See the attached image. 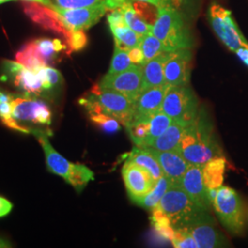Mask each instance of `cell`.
<instances>
[{
  "mask_svg": "<svg viewBox=\"0 0 248 248\" xmlns=\"http://www.w3.org/2000/svg\"><path fill=\"white\" fill-rule=\"evenodd\" d=\"M177 152L190 165L197 166H203L211 159L223 156L214 125L203 109H200L194 121L185 127Z\"/></svg>",
  "mask_w": 248,
  "mask_h": 248,
  "instance_id": "6da1fadb",
  "label": "cell"
},
{
  "mask_svg": "<svg viewBox=\"0 0 248 248\" xmlns=\"http://www.w3.org/2000/svg\"><path fill=\"white\" fill-rule=\"evenodd\" d=\"M190 19L175 7L157 9L152 32L164 45L166 52L192 49L195 46Z\"/></svg>",
  "mask_w": 248,
  "mask_h": 248,
  "instance_id": "7a4b0ae2",
  "label": "cell"
},
{
  "mask_svg": "<svg viewBox=\"0 0 248 248\" xmlns=\"http://www.w3.org/2000/svg\"><path fill=\"white\" fill-rule=\"evenodd\" d=\"M52 111L43 100L33 98H12L11 121L7 127L20 133L51 134Z\"/></svg>",
  "mask_w": 248,
  "mask_h": 248,
  "instance_id": "3957f363",
  "label": "cell"
},
{
  "mask_svg": "<svg viewBox=\"0 0 248 248\" xmlns=\"http://www.w3.org/2000/svg\"><path fill=\"white\" fill-rule=\"evenodd\" d=\"M89 115L103 113L116 119L124 126L129 124L133 116L134 100L123 93L95 86L87 98L80 99Z\"/></svg>",
  "mask_w": 248,
  "mask_h": 248,
  "instance_id": "277c9868",
  "label": "cell"
},
{
  "mask_svg": "<svg viewBox=\"0 0 248 248\" xmlns=\"http://www.w3.org/2000/svg\"><path fill=\"white\" fill-rule=\"evenodd\" d=\"M157 208L167 214L174 229L186 228L211 216L210 213L195 203L179 186H170L161 199Z\"/></svg>",
  "mask_w": 248,
  "mask_h": 248,
  "instance_id": "5b68a950",
  "label": "cell"
},
{
  "mask_svg": "<svg viewBox=\"0 0 248 248\" xmlns=\"http://www.w3.org/2000/svg\"><path fill=\"white\" fill-rule=\"evenodd\" d=\"M33 135L45 151L46 164L50 172L62 177L78 192H81L89 181L94 180V173L87 166L71 163L57 153L49 142L47 133H36Z\"/></svg>",
  "mask_w": 248,
  "mask_h": 248,
  "instance_id": "8992f818",
  "label": "cell"
},
{
  "mask_svg": "<svg viewBox=\"0 0 248 248\" xmlns=\"http://www.w3.org/2000/svg\"><path fill=\"white\" fill-rule=\"evenodd\" d=\"M213 208L224 228L233 235H242L245 231L244 204L239 194L229 186L217 188Z\"/></svg>",
  "mask_w": 248,
  "mask_h": 248,
  "instance_id": "52a82bcc",
  "label": "cell"
},
{
  "mask_svg": "<svg viewBox=\"0 0 248 248\" xmlns=\"http://www.w3.org/2000/svg\"><path fill=\"white\" fill-rule=\"evenodd\" d=\"M207 18L215 34L230 51L235 53L241 47H248V40L229 9L213 2L207 11Z\"/></svg>",
  "mask_w": 248,
  "mask_h": 248,
  "instance_id": "ba28073f",
  "label": "cell"
},
{
  "mask_svg": "<svg viewBox=\"0 0 248 248\" xmlns=\"http://www.w3.org/2000/svg\"><path fill=\"white\" fill-rule=\"evenodd\" d=\"M162 110L173 121L187 125L198 115L200 104L194 91L188 85L169 87L163 100Z\"/></svg>",
  "mask_w": 248,
  "mask_h": 248,
  "instance_id": "9c48e42d",
  "label": "cell"
},
{
  "mask_svg": "<svg viewBox=\"0 0 248 248\" xmlns=\"http://www.w3.org/2000/svg\"><path fill=\"white\" fill-rule=\"evenodd\" d=\"M98 86L123 93L134 100L144 89L142 65L134 64L130 69L119 74H107Z\"/></svg>",
  "mask_w": 248,
  "mask_h": 248,
  "instance_id": "30bf717a",
  "label": "cell"
},
{
  "mask_svg": "<svg viewBox=\"0 0 248 248\" xmlns=\"http://www.w3.org/2000/svg\"><path fill=\"white\" fill-rule=\"evenodd\" d=\"M122 174L128 196L135 204L150 192L157 181L147 169L131 161L124 163Z\"/></svg>",
  "mask_w": 248,
  "mask_h": 248,
  "instance_id": "8fae6325",
  "label": "cell"
},
{
  "mask_svg": "<svg viewBox=\"0 0 248 248\" xmlns=\"http://www.w3.org/2000/svg\"><path fill=\"white\" fill-rule=\"evenodd\" d=\"M53 9L60 15L64 26L69 31H86L94 26L108 10L104 1L85 8L60 9L53 7Z\"/></svg>",
  "mask_w": 248,
  "mask_h": 248,
  "instance_id": "7c38bea8",
  "label": "cell"
},
{
  "mask_svg": "<svg viewBox=\"0 0 248 248\" xmlns=\"http://www.w3.org/2000/svg\"><path fill=\"white\" fill-rule=\"evenodd\" d=\"M3 78L15 88L29 95H41L45 89L37 72L28 69L21 63L13 61L3 62Z\"/></svg>",
  "mask_w": 248,
  "mask_h": 248,
  "instance_id": "4fadbf2b",
  "label": "cell"
},
{
  "mask_svg": "<svg viewBox=\"0 0 248 248\" xmlns=\"http://www.w3.org/2000/svg\"><path fill=\"white\" fill-rule=\"evenodd\" d=\"M191 49H179L169 52L164 69L166 84L169 87L188 85L191 76Z\"/></svg>",
  "mask_w": 248,
  "mask_h": 248,
  "instance_id": "5bb4252c",
  "label": "cell"
},
{
  "mask_svg": "<svg viewBox=\"0 0 248 248\" xmlns=\"http://www.w3.org/2000/svg\"><path fill=\"white\" fill-rule=\"evenodd\" d=\"M23 9L29 18L45 30L61 34L65 40L70 34L71 31L64 26L62 18L53 8L38 2L23 1Z\"/></svg>",
  "mask_w": 248,
  "mask_h": 248,
  "instance_id": "9a60e30c",
  "label": "cell"
},
{
  "mask_svg": "<svg viewBox=\"0 0 248 248\" xmlns=\"http://www.w3.org/2000/svg\"><path fill=\"white\" fill-rule=\"evenodd\" d=\"M180 186L195 203L211 213L213 202L209 196V189L204 184L202 166L190 165L181 179Z\"/></svg>",
  "mask_w": 248,
  "mask_h": 248,
  "instance_id": "2e32d148",
  "label": "cell"
},
{
  "mask_svg": "<svg viewBox=\"0 0 248 248\" xmlns=\"http://www.w3.org/2000/svg\"><path fill=\"white\" fill-rule=\"evenodd\" d=\"M169 85L144 89L134 99L133 119L148 120L162 109ZM132 119V120H133Z\"/></svg>",
  "mask_w": 248,
  "mask_h": 248,
  "instance_id": "e0dca14e",
  "label": "cell"
},
{
  "mask_svg": "<svg viewBox=\"0 0 248 248\" xmlns=\"http://www.w3.org/2000/svg\"><path fill=\"white\" fill-rule=\"evenodd\" d=\"M185 229L192 234L200 248L230 247L229 241L215 226V220L212 215L206 219L193 223Z\"/></svg>",
  "mask_w": 248,
  "mask_h": 248,
  "instance_id": "ac0fdd59",
  "label": "cell"
},
{
  "mask_svg": "<svg viewBox=\"0 0 248 248\" xmlns=\"http://www.w3.org/2000/svg\"><path fill=\"white\" fill-rule=\"evenodd\" d=\"M159 163L165 176L169 177L174 186H180L181 179L190 164L177 151H159L145 147Z\"/></svg>",
  "mask_w": 248,
  "mask_h": 248,
  "instance_id": "d6986e66",
  "label": "cell"
},
{
  "mask_svg": "<svg viewBox=\"0 0 248 248\" xmlns=\"http://www.w3.org/2000/svg\"><path fill=\"white\" fill-rule=\"evenodd\" d=\"M168 56L169 52H164L142 64V78L144 89L167 85L164 69Z\"/></svg>",
  "mask_w": 248,
  "mask_h": 248,
  "instance_id": "ffe728a7",
  "label": "cell"
},
{
  "mask_svg": "<svg viewBox=\"0 0 248 248\" xmlns=\"http://www.w3.org/2000/svg\"><path fill=\"white\" fill-rule=\"evenodd\" d=\"M31 43L37 58L44 66L52 64L58 54L67 48V45H63L59 39H37Z\"/></svg>",
  "mask_w": 248,
  "mask_h": 248,
  "instance_id": "44dd1931",
  "label": "cell"
},
{
  "mask_svg": "<svg viewBox=\"0 0 248 248\" xmlns=\"http://www.w3.org/2000/svg\"><path fill=\"white\" fill-rule=\"evenodd\" d=\"M186 126L185 124L173 121L167 131L155 138L146 147H151L153 149L159 151H177L182 133Z\"/></svg>",
  "mask_w": 248,
  "mask_h": 248,
  "instance_id": "7402d4cb",
  "label": "cell"
},
{
  "mask_svg": "<svg viewBox=\"0 0 248 248\" xmlns=\"http://www.w3.org/2000/svg\"><path fill=\"white\" fill-rule=\"evenodd\" d=\"M226 161L223 156L215 157L202 166L203 182L208 189L218 188L223 182V173Z\"/></svg>",
  "mask_w": 248,
  "mask_h": 248,
  "instance_id": "603a6c76",
  "label": "cell"
},
{
  "mask_svg": "<svg viewBox=\"0 0 248 248\" xmlns=\"http://www.w3.org/2000/svg\"><path fill=\"white\" fill-rule=\"evenodd\" d=\"M126 161H131L147 169L155 180H158L164 175L157 160L155 159L150 151L145 148L139 146L134 147L132 152L127 155Z\"/></svg>",
  "mask_w": 248,
  "mask_h": 248,
  "instance_id": "cb8c5ba5",
  "label": "cell"
},
{
  "mask_svg": "<svg viewBox=\"0 0 248 248\" xmlns=\"http://www.w3.org/2000/svg\"><path fill=\"white\" fill-rule=\"evenodd\" d=\"M126 24L134 31L138 35L142 36L151 32L153 25L148 23L142 15L135 9L133 0H128L121 8Z\"/></svg>",
  "mask_w": 248,
  "mask_h": 248,
  "instance_id": "d4e9b609",
  "label": "cell"
},
{
  "mask_svg": "<svg viewBox=\"0 0 248 248\" xmlns=\"http://www.w3.org/2000/svg\"><path fill=\"white\" fill-rule=\"evenodd\" d=\"M109 28L114 36L116 46L128 51L140 45L141 36L138 35L126 23Z\"/></svg>",
  "mask_w": 248,
  "mask_h": 248,
  "instance_id": "484cf974",
  "label": "cell"
},
{
  "mask_svg": "<svg viewBox=\"0 0 248 248\" xmlns=\"http://www.w3.org/2000/svg\"><path fill=\"white\" fill-rule=\"evenodd\" d=\"M171 186H174L169 177L163 175L156 181L154 188L146 196H144L142 200L137 203L138 206H141L143 209L153 211L157 207L163 196L165 195L166 191Z\"/></svg>",
  "mask_w": 248,
  "mask_h": 248,
  "instance_id": "4316f807",
  "label": "cell"
},
{
  "mask_svg": "<svg viewBox=\"0 0 248 248\" xmlns=\"http://www.w3.org/2000/svg\"><path fill=\"white\" fill-rule=\"evenodd\" d=\"M172 123H173V119L169 117L168 114H166L162 109L156 114L153 116L151 118L150 124H149L148 137L142 148L148 146L155 138H157L161 134L165 133Z\"/></svg>",
  "mask_w": 248,
  "mask_h": 248,
  "instance_id": "83f0119b",
  "label": "cell"
},
{
  "mask_svg": "<svg viewBox=\"0 0 248 248\" xmlns=\"http://www.w3.org/2000/svg\"><path fill=\"white\" fill-rule=\"evenodd\" d=\"M149 124L150 121L148 120L133 119L129 124L125 125L129 136L136 146L142 147L144 145L148 137Z\"/></svg>",
  "mask_w": 248,
  "mask_h": 248,
  "instance_id": "f1b7e54d",
  "label": "cell"
},
{
  "mask_svg": "<svg viewBox=\"0 0 248 248\" xmlns=\"http://www.w3.org/2000/svg\"><path fill=\"white\" fill-rule=\"evenodd\" d=\"M139 46L142 49L145 62L150 61L157 55L166 52L164 45L161 43V41L156 36H155L152 31L141 37Z\"/></svg>",
  "mask_w": 248,
  "mask_h": 248,
  "instance_id": "f546056e",
  "label": "cell"
},
{
  "mask_svg": "<svg viewBox=\"0 0 248 248\" xmlns=\"http://www.w3.org/2000/svg\"><path fill=\"white\" fill-rule=\"evenodd\" d=\"M151 221L155 231L158 232L160 236L168 240H172L174 236L175 229L173 228L171 222L167 214L159 208H155L153 210V216Z\"/></svg>",
  "mask_w": 248,
  "mask_h": 248,
  "instance_id": "4dcf8cb0",
  "label": "cell"
},
{
  "mask_svg": "<svg viewBox=\"0 0 248 248\" xmlns=\"http://www.w3.org/2000/svg\"><path fill=\"white\" fill-rule=\"evenodd\" d=\"M133 65L134 63L131 61L128 51L115 45L112 60L110 62L108 72L107 74H109V75L119 74L130 69L131 67H133Z\"/></svg>",
  "mask_w": 248,
  "mask_h": 248,
  "instance_id": "1f68e13d",
  "label": "cell"
},
{
  "mask_svg": "<svg viewBox=\"0 0 248 248\" xmlns=\"http://www.w3.org/2000/svg\"><path fill=\"white\" fill-rule=\"evenodd\" d=\"M36 72L42 80V83H43V86L45 90L54 89V88L62 85V82H63L61 73L49 65L41 67V68L37 69Z\"/></svg>",
  "mask_w": 248,
  "mask_h": 248,
  "instance_id": "d6a6232c",
  "label": "cell"
},
{
  "mask_svg": "<svg viewBox=\"0 0 248 248\" xmlns=\"http://www.w3.org/2000/svg\"><path fill=\"white\" fill-rule=\"evenodd\" d=\"M91 121L105 133H114L121 129L119 122L110 116L98 113L90 115Z\"/></svg>",
  "mask_w": 248,
  "mask_h": 248,
  "instance_id": "836d02e7",
  "label": "cell"
},
{
  "mask_svg": "<svg viewBox=\"0 0 248 248\" xmlns=\"http://www.w3.org/2000/svg\"><path fill=\"white\" fill-rule=\"evenodd\" d=\"M202 0H173L176 9L185 14L190 20L197 18L201 12Z\"/></svg>",
  "mask_w": 248,
  "mask_h": 248,
  "instance_id": "e575fe53",
  "label": "cell"
},
{
  "mask_svg": "<svg viewBox=\"0 0 248 248\" xmlns=\"http://www.w3.org/2000/svg\"><path fill=\"white\" fill-rule=\"evenodd\" d=\"M173 247L177 248H198V245L196 243L194 237L192 234L185 229V228H178L175 229L174 236L171 240Z\"/></svg>",
  "mask_w": 248,
  "mask_h": 248,
  "instance_id": "d590c367",
  "label": "cell"
},
{
  "mask_svg": "<svg viewBox=\"0 0 248 248\" xmlns=\"http://www.w3.org/2000/svg\"><path fill=\"white\" fill-rule=\"evenodd\" d=\"M65 41L69 47V52H78L88 45V37L84 31H71Z\"/></svg>",
  "mask_w": 248,
  "mask_h": 248,
  "instance_id": "8d00e7d4",
  "label": "cell"
},
{
  "mask_svg": "<svg viewBox=\"0 0 248 248\" xmlns=\"http://www.w3.org/2000/svg\"><path fill=\"white\" fill-rule=\"evenodd\" d=\"M53 7L60 9H78L96 5L103 0H52Z\"/></svg>",
  "mask_w": 248,
  "mask_h": 248,
  "instance_id": "74e56055",
  "label": "cell"
},
{
  "mask_svg": "<svg viewBox=\"0 0 248 248\" xmlns=\"http://www.w3.org/2000/svg\"><path fill=\"white\" fill-rule=\"evenodd\" d=\"M128 53H129L131 61L134 64H139V65L144 64V62H144V56H143V53H142L140 46H136L134 48L128 50Z\"/></svg>",
  "mask_w": 248,
  "mask_h": 248,
  "instance_id": "f35d334b",
  "label": "cell"
},
{
  "mask_svg": "<svg viewBox=\"0 0 248 248\" xmlns=\"http://www.w3.org/2000/svg\"><path fill=\"white\" fill-rule=\"evenodd\" d=\"M0 119L6 126L11 121V101L0 103Z\"/></svg>",
  "mask_w": 248,
  "mask_h": 248,
  "instance_id": "ab89813d",
  "label": "cell"
},
{
  "mask_svg": "<svg viewBox=\"0 0 248 248\" xmlns=\"http://www.w3.org/2000/svg\"><path fill=\"white\" fill-rule=\"evenodd\" d=\"M108 22L109 27L126 23L124 20V14H123L121 9L112 10V12L108 16Z\"/></svg>",
  "mask_w": 248,
  "mask_h": 248,
  "instance_id": "60d3db41",
  "label": "cell"
},
{
  "mask_svg": "<svg viewBox=\"0 0 248 248\" xmlns=\"http://www.w3.org/2000/svg\"><path fill=\"white\" fill-rule=\"evenodd\" d=\"M133 1H138L142 3H147L152 6H155L157 9L161 8H168V7H175L173 0H133Z\"/></svg>",
  "mask_w": 248,
  "mask_h": 248,
  "instance_id": "b9f144b4",
  "label": "cell"
},
{
  "mask_svg": "<svg viewBox=\"0 0 248 248\" xmlns=\"http://www.w3.org/2000/svg\"><path fill=\"white\" fill-rule=\"evenodd\" d=\"M12 208L13 205L10 202L3 197H0V217L8 215L11 212Z\"/></svg>",
  "mask_w": 248,
  "mask_h": 248,
  "instance_id": "7bdbcfd3",
  "label": "cell"
},
{
  "mask_svg": "<svg viewBox=\"0 0 248 248\" xmlns=\"http://www.w3.org/2000/svg\"><path fill=\"white\" fill-rule=\"evenodd\" d=\"M103 1L107 9L114 10V9H121L128 0H103Z\"/></svg>",
  "mask_w": 248,
  "mask_h": 248,
  "instance_id": "ee69618b",
  "label": "cell"
},
{
  "mask_svg": "<svg viewBox=\"0 0 248 248\" xmlns=\"http://www.w3.org/2000/svg\"><path fill=\"white\" fill-rule=\"evenodd\" d=\"M236 55L238 56L240 60L248 66V47H241L238 50L235 51Z\"/></svg>",
  "mask_w": 248,
  "mask_h": 248,
  "instance_id": "f6af8a7d",
  "label": "cell"
},
{
  "mask_svg": "<svg viewBox=\"0 0 248 248\" xmlns=\"http://www.w3.org/2000/svg\"><path fill=\"white\" fill-rule=\"evenodd\" d=\"M23 1H31V2H38L50 8H53V1L52 0H23Z\"/></svg>",
  "mask_w": 248,
  "mask_h": 248,
  "instance_id": "bcb514c9",
  "label": "cell"
},
{
  "mask_svg": "<svg viewBox=\"0 0 248 248\" xmlns=\"http://www.w3.org/2000/svg\"><path fill=\"white\" fill-rule=\"evenodd\" d=\"M9 247H10V246H9V244H8L7 241L0 238V248H9Z\"/></svg>",
  "mask_w": 248,
  "mask_h": 248,
  "instance_id": "7dc6e473",
  "label": "cell"
},
{
  "mask_svg": "<svg viewBox=\"0 0 248 248\" xmlns=\"http://www.w3.org/2000/svg\"><path fill=\"white\" fill-rule=\"evenodd\" d=\"M9 1H13V0H0V4L6 3V2H9Z\"/></svg>",
  "mask_w": 248,
  "mask_h": 248,
  "instance_id": "c3c4849f",
  "label": "cell"
}]
</instances>
